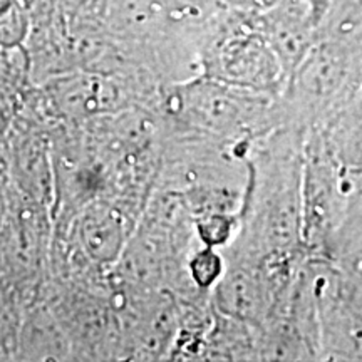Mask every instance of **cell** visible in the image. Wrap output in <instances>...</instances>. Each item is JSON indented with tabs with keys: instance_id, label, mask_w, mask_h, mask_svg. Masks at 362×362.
Wrapping results in <instances>:
<instances>
[{
	"instance_id": "1",
	"label": "cell",
	"mask_w": 362,
	"mask_h": 362,
	"mask_svg": "<svg viewBox=\"0 0 362 362\" xmlns=\"http://www.w3.org/2000/svg\"><path fill=\"white\" fill-rule=\"evenodd\" d=\"M206 78L277 96L287 84L277 52L259 29L230 30L206 54Z\"/></svg>"
},
{
	"instance_id": "2",
	"label": "cell",
	"mask_w": 362,
	"mask_h": 362,
	"mask_svg": "<svg viewBox=\"0 0 362 362\" xmlns=\"http://www.w3.org/2000/svg\"><path fill=\"white\" fill-rule=\"evenodd\" d=\"M225 272L223 255L218 248L202 245L193 248L187 259V275L198 292L214 291Z\"/></svg>"
},
{
	"instance_id": "3",
	"label": "cell",
	"mask_w": 362,
	"mask_h": 362,
	"mask_svg": "<svg viewBox=\"0 0 362 362\" xmlns=\"http://www.w3.org/2000/svg\"><path fill=\"white\" fill-rule=\"evenodd\" d=\"M225 2L237 8H242V11H248V8H262L265 0H225ZM272 2H274V0H270V4ZM272 6H274V4H272Z\"/></svg>"
}]
</instances>
